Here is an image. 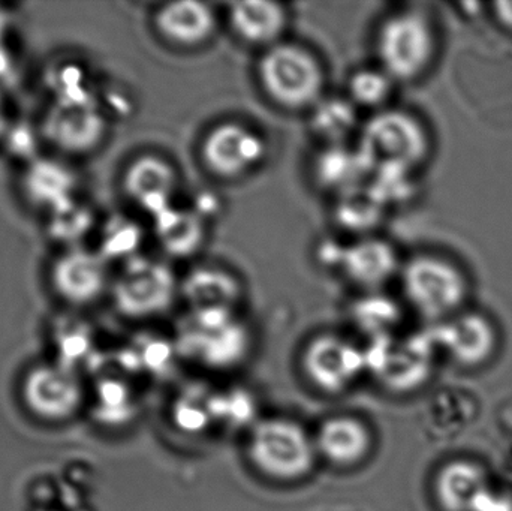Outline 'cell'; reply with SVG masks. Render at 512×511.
<instances>
[{"instance_id": "6da1fadb", "label": "cell", "mask_w": 512, "mask_h": 511, "mask_svg": "<svg viewBox=\"0 0 512 511\" xmlns=\"http://www.w3.org/2000/svg\"><path fill=\"white\" fill-rule=\"evenodd\" d=\"M256 77L265 96L283 110H312L324 98L321 62L295 42L282 41L262 51Z\"/></svg>"}, {"instance_id": "7a4b0ae2", "label": "cell", "mask_w": 512, "mask_h": 511, "mask_svg": "<svg viewBox=\"0 0 512 511\" xmlns=\"http://www.w3.org/2000/svg\"><path fill=\"white\" fill-rule=\"evenodd\" d=\"M436 53V36L426 12L405 9L388 15L376 35L379 68L394 83H409L426 74Z\"/></svg>"}, {"instance_id": "3957f363", "label": "cell", "mask_w": 512, "mask_h": 511, "mask_svg": "<svg viewBox=\"0 0 512 511\" xmlns=\"http://www.w3.org/2000/svg\"><path fill=\"white\" fill-rule=\"evenodd\" d=\"M399 276L403 296L427 320H447L468 297V281L462 270L438 255L409 258Z\"/></svg>"}, {"instance_id": "277c9868", "label": "cell", "mask_w": 512, "mask_h": 511, "mask_svg": "<svg viewBox=\"0 0 512 511\" xmlns=\"http://www.w3.org/2000/svg\"><path fill=\"white\" fill-rule=\"evenodd\" d=\"M358 147L373 167L393 165L414 171L429 158V132L414 114L384 108L364 123Z\"/></svg>"}, {"instance_id": "5b68a950", "label": "cell", "mask_w": 512, "mask_h": 511, "mask_svg": "<svg viewBox=\"0 0 512 511\" xmlns=\"http://www.w3.org/2000/svg\"><path fill=\"white\" fill-rule=\"evenodd\" d=\"M316 446L297 423L270 419L258 423L249 440L252 464L274 480L292 482L307 476L315 464Z\"/></svg>"}, {"instance_id": "8992f818", "label": "cell", "mask_w": 512, "mask_h": 511, "mask_svg": "<svg viewBox=\"0 0 512 511\" xmlns=\"http://www.w3.org/2000/svg\"><path fill=\"white\" fill-rule=\"evenodd\" d=\"M180 294V281L168 264L138 260L129 264L114 285V299L122 314L152 318L170 311Z\"/></svg>"}, {"instance_id": "52a82bcc", "label": "cell", "mask_w": 512, "mask_h": 511, "mask_svg": "<svg viewBox=\"0 0 512 511\" xmlns=\"http://www.w3.org/2000/svg\"><path fill=\"white\" fill-rule=\"evenodd\" d=\"M267 155L264 137L240 122H222L213 126L200 146V158L206 170L222 180H237L256 170Z\"/></svg>"}, {"instance_id": "ba28073f", "label": "cell", "mask_w": 512, "mask_h": 511, "mask_svg": "<svg viewBox=\"0 0 512 511\" xmlns=\"http://www.w3.org/2000/svg\"><path fill=\"white\" fill-rule=\"evenodd\" d=\"M27 408L45 422H63L77 413L83 402V386L69 366H39L24 380Z\"/></svg>"}, {"instance_id": "9c48e42d", "label": "cell", "mask_w": 512, "mask_h": 511, "mask_svg": "<svg viewBox=\"0 0 512 511\" xmlns=\"http://www.w3.org/2000/svg\"><path fill=\"white\" fill-rule=\"evenodd\" d=\"M180 177L164 156L146 153L135 158L123 174L126 197L152 218L174 206Z\"/></svg>"}, {"instance_id": "30bf717a", "label": "cell", "mask_w": 512, "mask_h": 511, "mask_svg": "<svg viewBox=\"0 0 512 511\" xmlns=\"http://www.w3.org/2000/svg\"><path fill=\"white\" fill-rule=\"evenodd\" d=\"M363 353L346 339L321 335L313 339L304 353L307 377L325 392L336 393L351 386L363 372Z\"/></svg>"}, {"instance_id": "8fae6325", "label": "cell", "mask_w": 512, "mask_h": 511, "mask_svg": "<svg viewBox=\"0 0 512 511\" xmlns=\"http://www.w3.org/2000/svg\"><path fill=\"white\" fill-rule=\"evenodd\" d=\"M340 270L355 288L375 291L400 275L402 263L393 243L381 237L367 236L355 239L342 249Z\"/></svg>"}, {"instance_id": "7c38bea8", "label": "cell", "mask_w": 512, "mask_h": 511, "mask_svg": "<svg viewBox=\"0 0 512 511\" xmlns=\"http://www.w3.org/2000/svg\"><path fill=\"white\" fill-rule=\"evenodd\" d=\"M153 26L167 44L195 50L212 41L218 30V17L209 3L177 0L165 3L156 11Z\"/></svg>"}, {"instance_id": "4fadbf2b", "label": "cell", "mask_w": 512, "mask_h": 511, "mask_svg": "<svg viewBox=\"0 0 512 511\" xmlns=\"http://www.w3.org/2000/svg\"><path fill=\"white\" fill-rule=\"evenodd\" d=\"M45 134L57 147L69 152H87L99 146L107 131L102 114L89 102H63L51 111Z\"/></svg>"}, {"instance_id": "5bb4252c", "label": "cell", "mask_w": 512, "mask_h": 511, "mask_svg": "<svg viewBox=\"0 0 512 511\" xmlns=\"http://www.w3.org/2000/svg\"><path fill=\"white\" fill-rule=\"evenodd\" d=\"M243 284L225 267H194L180 281V294L194 311L233 312L243 297Z\"/></svg>"}, {"instance_id": "9a60e30c", "label": "cell", "mask_w": 512, "mask_h": 511, "mask_svg": "<svg viewBox=\"0 0 512 511\" xmlns=\"http://www.w3.org/2000/svg\"><path fill=\"white\" fill-rule=\"evenodd\" d=\"M288 21L285 6L268 0L236 2L228 12V23L234 35L262 51L283 41Z\"/></svg>"}, {"instance_id": "2e32d148", "label": "cell", "mask_w": 512, "mask_h": 511, "mask_svg": "<svg viewBox=\"0 0 512 511\" xmlns=\"http://www.w3.org/2000/svg\"><path fill=\"white\" fill-rule=\"evenodd\" d=\"M107 284V267L92 252H68L54 264L53 285L66 302H93L104 293Z\"/></svg>"}, {"instance_id": "e0dca14e", "label": "cell", "mask_w": 512, "mask_h": 511, "mask_svg": "<svg viewBox=\"0 0 512 511\" xmlns=\"http://www.w3.org/2000/svg\"><path fill=\"white\" fill-rule=\"evenodd\" d=\"M441 341L457 363L474 368L492 357L498 345V336L486 317L466 312L444 326Z\"/></svg>"}, {"instance_id": "ac0fdd59", "label": "cell", "mask_w": 512, "mask_h": 511, "mask_svg": "<svg viewBox=\"0 0 512 511\" xmlns=\"http://www.w3.org/2000/svg\"><path fill=\"white\" fill-rule=\"evenodd\" d=\"M155 236L165 254L177 260L194 257L207 242L206 221L200 213L174 204L153 218Z\"/></svg>"}, {"instance_id": "d6986e66", "label": "cell", "mask_w": 512, "mask_h": 511, "mask_svg": "<svg viewBox=\"0 0 512 511\" xmlns=\"http://www.w3.org/2000/svg\"><path fill=\"white\" fill-rule=\"evenodd\" d=\"M375 167L360 147L348 149L345 146L325 147L316 159V182L334 192L337 197L351 194L363 188Z\"/></svg>"}, {"instance_id": "ffe728a7", "label": "cell", "mask_w": 512, "mask_h": 511, "mask_svg": "<svg viewBox=\"0 0 512 511\" xmlns=\"http://www.w3.org/2000/svg\"><path fill=\"white\" fill-rule=\"evenodd\" d=\"M489 488L483 468L468 461L445 465L435 483L436 498L445 511H472L478 498Z\"/></svg>"}, {"instance_id": "44dd1931", "label": "cell", "mask_w": 512, "mask_h": 511, "mask_svg": "<svg viewBox=\"0 0 512 511\" xmlns=\"http://www.w3.org/2000/svg\"><path fill=\"white\" fill-rule=\"evenodd\" d=\"M370 449L366 426L351 417L327 420L318 432L316 452L340 467L358 464Z\"/></svg>"}, {"instance_id": "7402d4cb", "label": "cell", "mask_w": 512, "mask_h": 511, "mask_svg": "<svg viewBox=\"0 0 512 511\" xmlns=\"http://www.w3.org/2000/svg\"><path fill=\"white\" fill-rule=\"evenodd\" d=\"M310 111V128L325 147L345 146L358 128L357 107L348 98H322Z\"/></svg>"}, {"instance_id": "603a6c76", "label": "cell", "mask_w": 512, "mask_h": 511, "mask_svg": "<svg viewBox=\"0 0 512 511\" xmlns=\"http://www.w3.org/2000/svg\"><path fill=\"white\" fill-rule=\"evenodd\" d=\"M385 207L372 194L369 188H363L340 197L336 218L340 227L352 231L360 237L372 236L370 231L381 224Z\"/></svg>"}, {"instance_id": "cb8c5ba5", "label": "cell", "mask_w": 512, "mask_h": 511, "mask_svg": "<svg viewBox=\"0 0 512 511\" xmlns=\"http://www.w3.org/2000/svg\"><path fill=\"white\" fill-rule=\"evenodd\" d=\"M394 81L381 68L360 69L348 81V99L357 108L384 110L393 93Z\"/></svg>"}, {"instance_id": "d4e9b609", "label": "cell", "mask_w": 512, "mask_h": 511, "mask_svg": "<svg viewBox=\"0 0 512 511\" xmlns=\"http://www.w3.org/2000/svg\"><path fill=\"white\" fill-rule=\"evenodd\" d=\"M72 185L74 177L68 170L56 164H42L30 174V185H27V189L42 204L53 206L62 200H68Z\"/></svg>"}, {"instance_id": "484cf974", "label": "cell", "mask_w": 512, "mask_h": 511, "mask_svg": "<svg viewBox=\"0 0 512 511\" xmlns=\"http://www.w3.org/2000/svg\"><path fill=\"white\" fill-rule=\"evenodd\" d=\"M120 404L126 405L125 389L114 381L102 383V386H99L98 401H96V408H98L101 419L110 422L111 411L114 410V420H116L117 416L123 413V410L119 408Z\"/></svg>"}, {"instance_id": "4316f807", "label": "cell", "mask_w": 512, "mask_h": 511, "mask_svg": "<svg viewBox=\"0 0 512 511\" xmlns=\"http://www.w3.org/2000/svg\"><path fill=\"white\" fill-rule=\"evenodd\" d=\"M472 511H512V497L489 488L478 498Z\"/></svg>"}, {"instance_id": "83f0119b", "label": "cell", "mask_w": 512, "mask_h": 511, "mask_svg": "<svg viewBox=\"0 0 512 511\" xmlns=\"http://www.w3.org/2000/svg\"><path fill=\"white\" fill-rule=\"evenodd\" d=\"M493 14L504 29L512 33V2H498L493 5Z\"/></svg>"}]
</instances>
